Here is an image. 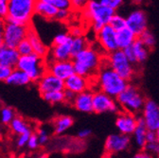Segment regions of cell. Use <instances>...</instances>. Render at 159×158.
Returning a JSON list of instances; mask_svg holds the SVG:
<instances>
[{
    "mask_svg": "<svg viewBox=\"0 0 159 158\" xmlns=\"http://www.w3.org/2000/svg\"><path fill=\"white\" fill-rule=\"evenodd\" d=\"M72 59L75 73L88 79L97 77L103 62L102 55L91 47H88Z\"/></svg>",
    "mask_w": 159,
    "mask_h": 158,
    "instance_id": "6da1fadb",
    "label": "cell"
},
{
    "mask_svg": "<svg viewBox=\"0 0 159 158\" xmlns=\"http://www.w3.org/2000/svg\"><path fill=\"white\" fill-rule=\"evenodd\" d=\"M96 78L101 91L114 98H116L129 84L128 82L117 75L104 60Z\"/></svg>",
    "mask_w": 159,
    "mask_h": 158,
    "instance_id": "7a4b0ae2",
    "label": "cell"
},
{
    "mask_svg": "<svg viewBox=\"0 0 159 158\" xmlns=\"http://www.w3.org/2000/svg\"><path fill=\"white\" fill-rule=\"evenodd\" d=\"M35 14V0H9L7 23L30 27Z\"/></svg>",
    "mask_w": 159,
    "mask_h": 158,
    "instance_id": "3957f363",
    "label": "cell"
},
{
    "mask_svg": "<svg viewBox=\"0 0 159 158\" xmlns=\"http://www.w3.org/2000/svg\"><path fill=\"white\" fill-rule=\"evenodd\" d=\"M83 13L88 20L91 21L92 29L97 34L104 26L109 25L112 17L116 14V11L103 6L99 3V1L92 0L87 2Z\"/></svg>",
    "mask_w": 159,
    "mask_h": 158,
    "instance_id": "277c9868",
    "label": "cell"
},
{
    "mask_svg": "<svg viewBox=\"0 0 159 158\" xmlns=\"http://www.w3.org/2000/svg\"><path fill=\"white\" fill-rule=\"evenodd\" d=\"M116 101L119 108H122L124 112H128L135 115L139 112H142L146 102L142 93L132 84H128L124 91L116 98Z\"/></svg>",
    "mask_w": 159,
    "mask_h": 158,
    "instance_id": "5b68a950",
    "label": "cell"
},
{
    "mask_svg": "<svg viewBox=\"0 0 159 158\" xmlns=\"http://www.w3.org/2000/svg\"><path fill=\"white\" fill-rule=\"evenodd\" d=\"M16 68L25 72L32 83H38L47 72V63L45 59L32 53L19 58Z\"/></svg>",
    "mask_w": 159,
    "mask_h": 158,
    "instance_id": "8992f818",
    "label": "cell"
},
{
    "mask_svg": "<svg viewBox=\"0 0 159 158\" xmlns=\"http://www.w3.org/2000/svg\"><path fill=\"white\" fill-rule=\"evenodd\" d=\"M106 64L125 81H131L134 75V65L128 60L125 56L123 50L117 49L110 54H108L107 58L104 59Z\"/></svg>",
    "mask_w": 159,
    "mask_h": 158,
    "instance_id": "52a82bcc",
    "label": "cell"
},
{
    "mask_svg": "<svg viewBox=\"0 0 159 158\" xmlns=\"http://www.w3.org/2000/svg\"><path fill=\"white\" fill-rule=\"evenodd\" d=\"M30 27L6 22L4 28V46L16 48L20 43L27 39Z\"/></svg>",
    "mask_w": 159,
    "mask_h": 158,
    "instance_id": "ba28073f",
    "label": "cell"
},
{
    "mask_svg": "<svg viewBox=\"0 0 159 158\" xmlns=\"http://www.w3.org/2000/svg\"><path fill=\"white\" fill-rule=\"evenodd\" d=\"M119 106L114 97L106 95L101 90L93 94V111L97 114L116 113Z\"/></svg>",
    "mask_w": 159,
    "mask_h": 158,
    "instance_id": "9c48e42d",
    "label": "cell"
},
{
    "mask_svg": "<svg viewBox=\"0 0 159 158\" xmlns=\"http://www.w3.org/2000/svg\"><path fill=\"white\" fill-rule=\"evenodd\" d=\"M126 19V28H128L131 31H133L137 38L143 32L148 30V19L146 13L141 10L132 11Z\"/></svg>",
    "mask_w": 159,
    "mask_h": 158,
    "instance_id": "30bf717a",
    "label": "cell"
},
{
    "mask_svg": "<svg viewBox=\"0 0 159 158\" xmlns=\"http://www.w3.org/2000/svg\"><path fill=\"white\" fill-rule=\"evenodd\" d=\"M96 35L99 47L102 48L105 53L110 54L118 49L116 41V31L111 26H104Z\"/></svg>",
    "mask_w": 159,
    "mask_h": 158,
    "instance_id": "8fae6325",
    "label": "cell"
},
{
    "mask_svg": "<svg viewBox=\"0 0 159 158\" xmlns=\"http://www.w3.org/2000/svg\"><path fill=\"white\" fill-rule=\"evenodd\" d=\"M131 144V137L121 133H112L108 135L104 143L105 153L116 154L126 151Z\"/></svg>",
    "mask_w": 159,
    "mask_h": 158,
    "instance_id": "7c38bea8",
    "label": "cell"
},
{
    "mask_svg": "<svg viewBox=\"0 0 159 158\" xmlns=\"http://www.w3.org/2000/svg\"><path fill=\"white\" fill-rule=\"evenodd\" d=\"M141 116L148 131L156 132L159 129V105L154 101H146Z\"/></svg>",
    "mask_w": 159,
    "mask_h": 158,
    "instance_id": "4fadbf2b",
    "label": "cell"
},
{
    "mask_svg": "<svg viewBox=\"0 0 159 158\" xmlns=\"http://www.w3.org/2000/svg\"><path fill=\"white\" fill-rule=\"evenodd\" d=\"M47 70L61 81L65 82L75 74L73 62L70 61H50L47 63Z\"/></svg>",
    "mask_w": 159,
    "mask_h": 158,
    "instance_id": "5bb4252c",
    "label": "cell"
},
{
    "mask_svg": "<svg viewBox=\"0 0 159 158\" xmlns=\"http://www.w3.org/2000/svg\"><path fill=\"white\" fill-rule=\"evenodd\" d=\"M137 125V116L128 112H121L116 118V127L119 133L131 135L134 133Z\"/></svg>",
    "mask_w": 159,
    "mask_h": 158,
    "instance_id": "9a60e30c",
    "label": "cell"
},
{
    "mask_svg": "<svg viewBox=\"0 0 159 158\" xmlns=\"http://www.w3.org/2000/svg\"><path fill=\"white\" fill-rule=\"evenodd\" d=\"M37 85H38V90L41 95L53 91L65 90V83L48 72H47L40 79V81L37 83Z\"/></svg>",
    "mask_w": 159,
    "mask_h": 158,
    "instance_id": "2e32d148",
    "label": "cell"
},
{
    "mask_svg": "<svg viewBox=\"0 0 159 158\" xmlns=\"http://www.w3.org/2000/svg\"><path fill=\"white\" fill-rule=\"evenodd\" d=\"M65 83V90H68L78 95L88 91L90 88V79L83 77L81 75L74 74L69 77Z\"/></svg>",
    "mask_w": 159,
    "mask_h": 158,
    "instance_id": "e0dca14e",
    "label": "cell"
},
{
    "mask_svg": "<svg viewBox=\"0 0 159 158\" xmlns=\"http://www.w3.org/2000/svg\"><path fill=\"white\" fill-rule=\"evenodd\" d=\"M93 94L94 93L88 90L84 93L76 95L72 105L80 112L93 113Z\"/></svg>",
    "mask_w": 159,
    "mask_h": 158,
    "instance_id": "ac0fdd59",
    "label": "cell"
},
{
    "mask_svg": "<svg viewBox=\"0 0 159 158\" xmlns=\"http://www.w3.org/2000/svg\"><path fill=\"white\" fill-rule=\"evenodd\" d=\"M27 39L31 45L33 53L43 59H46V57L48 54V49L47 46L42 42L41 38L39 37L36 30L32 27H30Z\"/></svg>",
    "mask_w": 159,
    "mask_h": 158,
    "instance_id": "d6986e66",
    "label": "cell"
},
{
    "mask_svg": "<svg viewBox=\"0 0 159 158\" xmlns=\"http://www.w3.org/2000/svg\"><path fill=\"white\" fill-rule=\"evenodd\" d=\"M20 55L16 48H11L6 46L0 47V65L8 66L11 69L16 68Z\"/></svg>",
    "mask_w": 159,
    "mask_h": 158,
    "instance_id": "ffe728a7",
    "label": "cell"
},
{
    "mask_svg": "<svg viewBox=\"0 0 159 158\" xmlns=\"http://www.w3.org/2000/svg\"><path fill=\"white\" fill-rule=\"evenodd\" d=\"M71 43L72 40L59 46H53L49 51L52 61H70L71 56Z\"/></svg>",
    "mask_w": 159,
    "mask_h": 158,
    "instance_id": "44dd1931",
    "label": "cell"
},
{
    "mask_svg": "<svg viewBox=\"0 0 159 158\" xmlns=\"http://www.w3.org/2000/svg\"><path fill=\"white\" fill-rule=\"evenodd\" d=\"M58 10L51 5L48 0H37L35 1V14H38L48 20L56 18Z\"/></svg>",
    "mask_w": 159,
    "mask_h": 158,
    "instance_id": "7402d4cb",
    "label": "cell"
},
{
    "mask_svg": "<svg viewBox=\"0 0 159 158\" xmlns=\"http://www.w3.org/2000/svg\"><path fill=\"white\" fill-rule=\"evenodd\" d=\"M147 133H148V129L146 127L144 120L142 118V116H137V125L133 133V136H134V144L139 149L144 150L147 144V140H146Z\"/></svg>",
    "mask_w": 159,
    "mask_h": 158,
    "instance_id": "603a6c76",
    "label": "cell"
},
{
    "mask_svg": "<svg viewBox=\"0 0 159 158\" xmlns=\"http://www.w3.org/2000/svg\"><path fill=\"white\" fill-rule=\"evenodd\" d=\"M137 40V36L131 31L128 28L116 31V41L118 49L124 50L125 48L133 46V44Z\"/></svg>",
    "mask_w": 159,
    "mask_h": 158,
    "instance_id": "cb8c5ba5",
    "label": "cell"
},
{
    "mask_svg": "<svg viewBox=\"0 0 159 158\" xmlns=\"http://www.w3.org/2000/svg\"><path fill=\"white\" fill-rule=\"evenodd\" d=\"M6 83L11 85L25 86V85L30 84L32 82L30 79V77L25 72L19 70L18 68H14V69H12V71H11L10 77L8 78V80L6 81Z\"/></svg>",
    "mask_w": 159,
    "mask_h": 158,
    "instance_id": "d4e9b609",
    "label": "cell"
},
{
    "mask_svg": "<svg viewBox=\"0 0 159 158\" xmlns=\"http://www.w3.org/2000/svg\"><path fill=\"white\" fill-rule=\"evenodd\" d=\"M73 118L69 115H60L53 120V129L56 134H62L72 127Z\"/></svg>",
    "mask_w": 159,
    "mask_h": 158,
    "instance_id": "484cf974",
    "label": "cell"
},
{
    "mask_svg": "<svg viewBox=\"0 0 159 158\" xmlns=\"http://www.w3.org/2000/svg\"><path fill=\"white\" fill-rule=\"evenodd\" d=\"M10 128L11 132L17 135H21L27 133H32L30 125L23 117H20V116H15V118L10 124Z\"/></svg>",
    "mask_w": 159,
    "mask_h": 158,
    "instance_id": "4316f807",
    "label": "cell"
},
{
    "mask_svg": "<svg viewBox=\"0 0 159 158\" xmlns=\"http://www.w3.org/2000/svg\"><path fill=\"white\" fill-rule=\"evenodd\" d=\"M132 47H133V50H134V54L135 58V63L136 64L144 63L149 57L150 49H148L138 39L133 44Z\"/></svg>",
    "mask_w": 159,
    "mask_h": 158,
    "instance_id": "83f0119b",
    "label": "cell"
},
{
    "mask_svg": "<svg viewBox=\"0 0 159 158\" xmlns=\"http://www.w3.org/2000/svg\"><path fill=\"white\" fill-rule=\"evenodd\" d=\"M88 47H89L88 42L84 36L72 38V43H71V56H72V58H74L76 55H78L80 52H82L83 50H84Z\"/></svg>",
    "mask_w": 159,
    "mask_h": 158,
    "instance_id": "f1b7e54d",
    "label": "cell"
},
{
    "mask_svg": "<svg viewBox=\"0 0 159 158\" xmlns=\"http://www.w3.org/2000/svg\"><path fill=\"white\" fill-rule=\"evenodd\" d=\"M44 100L50 103V104H56V103H61L65 102V95L64 91H53L48 92L41 95Z\"/></svg>",
    "mask_w": 159,
    "mask_h": 158,
    "instance_id": "f546056e",
    "label": "cell"
},
{
    "mask_svg": "<svg viewBox=\"0 0 159 158\" xmlns=\"http://www.w3.org/2000/svg\"><path fill=\"white\" fill-rule=\"evenodd\" d=\"M138 40L140 41L148 49H152L153 48V47L155 46L156 44V39H155V36L153 35L152 32H151L149 29L146 30L145 32H143L140 36H139Z\"/></svg>",
    "mask_w": 159,
    "mask_h": 158,
    "instance_id": "4dcf8cb0",
    "label": "cell"
},
{
    "mask_svg": "<svg viewBox=\"0 0 159 158\" xmlns=\"http://www.w3.org/2000/svg\"><path fill=\"white\" fill-rule=\"evenodd\" d=\"M109 26H111L116 31L121 30L126 28V19L122 15L116 13L112 17L111 21L109 23Z\"/></svg>",
    "mask_w": 159,
    "mask_h": 158,
    "instance_id": "1f68e13d",
    "label": "cell"
},
{
    "mask_svg": "<svg viewBox=\"0 0 159 158\" xmlns=\"http://www.w3.org/2000/svg\"><path fill=\"white\" fill-rule=\"evenodd\" d=\"M0 116H1V122L3 124H11V121L15 118V112L11 107H3L0 110Z\"/></svg>",
    "mask_w": 159,
    "mask_h": 158,
    "instance_id": "d6a6232c",
    "label": "cell"
},
{
    "mask_svg": "<svg viewBox=\"0 0 159 158\" xmlns=\"http://www.w3.org/2000/svg\"><path fill=\"white\" fill-rule=\"evenodd\" d=\"M16 50H17L18 54L20 55V57H21V56H28V55H30V54L33 53L31 45L29 42L28 39H25L24 41H22L21 43H20L17 46Z\"/></svg>",
    "mask_w": 159,
    "mask_h": 158,
    "instance_id": "836d02e7",
    "label": "cell"
},
{
    "mask_svg": "<svg viewBox=\"0 0 159 158\" xmlns=\"http://www.w3.org/2000/svg\"><path fill=\"white\" fill-rule=\"evenodd\" d=\"M71 40H72V37L70 36L69 32H60V33L56 34V36L53 38L52 47L66 44V43H67V42H69Z\"/></svg>",
    "mask_w": 159,
    "mask_h": 158,
    "instance_id": "e575fe53",
    "label": "cell"
},
{
    "mask_svg": "<svg viewBox=\"0 0 159 158\" xmlns=\"http://www.w3.org/2000/svg\"><path fill=\"white\" fill-rule=\"evenodd\" d=\"M48 2L59 10H71L70 0H48Z\"/></svg>",
    "mask_w": 159,
    "mask_h": 158,
    "instance_id": "d590c367",
    "label": "cell"
},
{
    "mask_svg": "<svg viewBox=\"0 0 159 158\" xmlns=\"http://www.w3.org/2000/svg\"><path fill=\"white\" fill-rule=\"evenodd\" d=\"M144 151L150 153L153 158H159V142L155 141L152 143H147Z\"/></svg>",
    "mask_w": 159,
    "mask_h": 158,
    "instance_id": "8d00e7d4",
    "label": "cell"
},
{
    "mask_svg": "<svg viewBox=\"0 0 159 158\" xmlns=\"http://www.w3.org/2000/svg\"><path fill=\"white\" fill-rule=\"evenodd\" d=\"M37 136H38V142H39V146H45L49 139V136L48 132L45 129H38L37 133H36Z\"/></svg>",
    "mask_w": 159,
    "mask_h": 158,
    "instance_id": "74e56055",
    "label": "cell"
},
{
    "mask_svg": "<svg viewBox=\"0 0 159 158\" xmlns=\"http://www.w3.org/2000/svg\"><path fill=\"white\" fill-rule=\"evenodd\" d=\"M99 3L116 11L123 4V1L121 0H99Z\"/></svg>",
    "mask_w": 159,
    "mask_h": 158,
    "instance_id": "f35d334b",
    "label": "cell"
},
{
    "mask_svg": "<svg viewBox=\"0 0 159 158\" xmlns=\"http://www.w3.org/2000/svg\"><path fill=\"white\" fill-rule=\"evenodd\" d=\"M9 15V0H0V19L6 20Z\"/></svg>",
    "mask_w": 159,
    "mask_h": 158,
    "instance_id": "ab89813d",
    "label": "cell"
},
{
    "mask_svg": "<svg viewBox=\"0 0 159 158\" xmlns=\"http://www.w3.org/2000/svg\"><path fill=\"white\" fill-rule=\"evenodd\" d=\"M32 133H24V134H21V135H18L17 137V140H16V145L18 148H23L25 146L28 145V142H29V139Z\"/></svg>",
    "mask_w": 159,
    "mask_h": 158,
    "instance_id": "60d3db41",
    "label": "cell"
},
{
    "mask_svg": "<svg viewBox=\"0 0 159 158\" xmlns=\"http://www.w3.org/2000/svg\"><path fill=\"white\" fill-rule=\"evenodd\" d=\"M88 1H84V0H71V10L74 11H84L87 5Z\"/></svg>",
    "mask_w": 159,
    "mask_h": 158,
    "instance_id": "b9f144b4",
    "label": "cell"
},
{
    "mask_svg": "<svg viewBox=\"0 0 159 158\" xmlns=\"http://www.w3.org/2000/svg\"><path fill=\"white\" fill-rule=\"evenodd\" d=\"M11 71H12L11 68L0 65V82L6 83V81L8 80V78L10 77V75L11 73Z\"/></svg>",
    "mask_w": 159,
    "mask_h": 158,
    "instance_id": "7bdbcfd3",
    "label": "cell"
},
{
    "mask_svg": "<svg viewBox=\"0 0 159 158\" xmlns=\"http://www.w3.org/2000/svg\"><path fill=\"white\" fill-rule=\"evenodd\" d=\"M70 15H71V10H59L55 19L61 22H65L70 17Z\"/></svg>",
    "mask_w": 159,
    "mask_h": 158,
    "instance_id": "ee69618b",
    "label": "cell"
},
{
    "mask_svg": "<svg viewBox=\"0 0 159 158\" xmlns=\"http://www.w3.org/2000/svg\"><path fill=\"white\" fill-rule=\"evenodd\" d=\"M30 150H35L39 147V142H38V136L36 133H32L30 139H29V142H28V145H27Z\"/></svg>",
    "mask_w": 159,
    "mask_h": 158,
    "instance_id": "f6af8a7d",
    "label": "cell"
},
{
    "mask_svg": "<svg viewBox=\"0 0 159 158\" xmlns=\"http://www.w3.org/2000/svg\"><path fill=\"white\" fill-rule=\"evenodd\" d=\"M64 95H65V102H66L68 104H73L74 100L76 97V94H74L73 92L68 91V90H64Z\"/></svg>",
    "mask_w": 159,
    "mask_h": 158,
    "instance_id": "bcb514c9",
    "label": "cell"
},
{
    "mask_svg": "<svg viewBox=\"0 0 159 158\" xmlns=\"http://www.w3.org/2000/svg\"><path fill=\"white\" fill-rule=\"evenodd\" d=\"M123 52H124L125 56L128 58V60H129L133 65L136 64V63H135V58H134V50H133V47H132V46L129 47H127V48H125V49L123 50Z\"/></svg>",
    "mask_w": 159,
    "mask_h": 158,
    "instance_id": "7dc6e473",
    "label": "cell"
},
{
    "mask_svg": "<svg viewBox=\"0 0 159 158\" xmlns=\"http://www.w3.org/2000/svg\"><path fill=\"white\" fill-rule=\"evenodd\" d=\"M6 25V21L0 19V47L4 46V28Z\"/></svg>",
    "mask_w": 159,
    "mask_h": 158,
    "instance_id": "c3c4849f",
    "label": "cell"
},
{
    "mask_svg": "<svg viewBox=\"0 0 159 158\" xmlns=\"http://www.w3.org/2000/svg\"><path fill=\"white\" fill-rule=\"evenodd\" d=\"M69 34L72 38H76V37H82L83 36V29L81 28L78 27H74L70 29Z\"/></svg>",
    "mask_w": 159,
    "mask_h": 158,
    "instance_id": "681fc988",
    "label": "cell"
},
{
    "mask_svg": "<svg viewBox=\"0 0 159 158\" xmlns=\"http://www.w3.org/2000/svg\"><path fill=\"white\" fill-rule=\"evenodd\" d=\"M92 133V131L90 129H83L78 133V137L81 139H85V138L89 137Z\"/></svg>",
    "mask_w": 159,
    "mask_h": 158,
    "instance_id": "f907efd6",
    "label": "cell"
},
{
    "mask_svg": "<svg viewBox=\"0 0 159 158\" xmlns=\"http://www.w3.org/2000/svg\"><path fill=\"white\" fill-rule=\"evenodd\" d=\"M132 158H153L150 153H148L146 151H138L136 152Z\"/></svg>",
    "mask_w": 159,
    "mask_h": 158,
    "instance_id": "816d5d0a",
    "label": "cell"
},
{
    "mask_svg": "<svg viewBox=\"0 0 159 158\" xmlns=\"http://www.w3.org/2000/svg\"><path fill=\"white\" fill-rule=\"evenodd\" d=\"M146 140H147V143H152V142L157 141V140H156V134H155V132L148 131L147 136H146Z\"/></svg>",
    "mask_w": 159,
    "mask_h": 158,
    "instance_id": "f5cc1de1",
    "label": "cell"
},
{
    "mask_svg": "<svg viewBox=\"0 0 159 158\" xmlns=\"http://www.w3.org/2000/svg\"><path fill=\"white\" fill-rule=\"evenodd\" d=\"M38 158H48V155L47 153H42V154H40Z\"/></svg>",
    "mask_w": 159,
    "mask_h": 158,
    "instance_id": "db71d44e",
    "label": "cell"
},
{
    "mask_svg": "<svg viewBox=\"0 0 159 158\" xmlns=\"http://www.w3.org/2000/svg\"><path fill=\"white\" fill-rule=\"evenodd\" d=\"M102 158H112V155L111 154H108V153H104Z\"/></svg>",
    "mask_w": 159,
    "mask_h": 158,
    "instance_id": "11a10c76",
    "label": "cell"
},
{
    "mask_svg": "<svg viewBox=\"0 0 159 158\" xmlns=\"http://www.w3.org/2000/svg\"><path fill=\"white\" fill-rule=\"evenodd\" d=\"M155 134H156V140L157 142H159V129L155 132Z\"/></svg>",
    "mask_w": 159,
    "mask_h": 158,
    "instance_id": "9f6ffc18",
    "label": "cell"
}]
</instances>
